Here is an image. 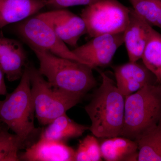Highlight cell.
Listing matches in <instances>:
<instances>
[{
  "label": "cell",
  "mask_w": 161,
  "mask_h": 161,
  "mask_svg": "<svg viewBox=\"0 0 161 161\" xmlns=\"http://www.w3.org/2000/svg\"><path fill=\"white\" fill-rule=\"evenodd\" d=\"M98 72L102 82L85 107L92 121L89 130L97 138L120 136L123 126L125 97L112 79L104 72Z\"/></svg>",
  "instance_id": "6da1fadb"
},
{
  "label": "cell",
  "mask_w": 161,
  "mask_h": 161,
  "mask_svg": "<svg viewBox=\"0 0 161 161\" xmlns=\"http://www.w3.org/2000/svg\"><path fill=\"white\" fill-rule=\"evenodd\" d=\"M32 50L39 60L40 74L55 87L84 96L96 86L92 67L49 52Z\"/></svg>",
  "instance_id": "7a4b0ae2"
},
{
  "label": "cell",
  "mask_w": 161,
  "mask_h": 161,
  "mask_svg": "<svg viewBox=\"0 0 161 161\" xmlns=\"http://www.w3.org/2000/svg\"><path fill=\"white\" fill-rule=\"evenodd\" d=\"M161 119V86H145L125 97L123 126L121 136L137 142Z\"/></svg>",
  "instance_id": "3957f363"
},
{
  "label": "cell",
  "mask_w": 161,
  "mask_h": 161,
  "mask_svg": "<svg viewBox=\"0 0 161 161\" xmlns=\"http://www.w3.org/2000/svg\"><path fill=\"white\" fill-rule=\"evenodd\" d=\"M28 65L15 89L0 100V119L14 134L26 142L37 131Z\"/></svg>",
  "instance_id": "277c9868"
},
{
  "label": "cell",
  "mask_w": 161,
  "mask_h": 161,
  "mask_svg": "<svg viewBox=\"0 0 161 161\" xmlns=\"http://www.w3.org/2000/svg\"><path fill=\"white\" fill-rule=\"evenodd\" d=\"M28 69L35 115L43 125L66 114L83 96L53 86L33 65H28Z\"/></svg>",
  "instance_id": "5b68a950"
},
{
  "label": "cell",
  "mask_w": 161,
  "mask_h": 161,
  "mask_svg": "<svg viewBox=\"0 0 161 161\" xmlns=\"http://www.w3.org/2000/svg\"><path fill=\"white\" fill-rule=\"evenodd\" d=\"M131 8L117 0H98L81 12L87 34L91 37L123 32L129 23Z\"/></svg>",
  "instance_id": "8992f818"
},
{
  "label": "cell",
  "mask_w": 161,
  "mask_h": 161,
  "mask_svg": "<svg viewBox=\"0 0 161 161\" xmlns=\"http://www.w3.org/2000/svg\"><path fill=\"white\" fill-rule=\"evenodd\" d=\"M14 31L31 49L49 52L59 57L87 64L68 47L58 37L49 23L39 14L16 23Z\"/></svg>",
  "instance_id": "52a82bcc"
},
{
  "label": "cell",
  "mask_w": 161,
  "mask_h": 161,
  "mask_svg": "<svg viewBox=\"0 0 161 161\" xmlns=\"http://www.w3.org/2000/svg\"><path fill=\"white\" fill-rule=\"evenodd\" d=\"M124 44L123 32L99 35L72 50L78 58L94 69L107 66Z\"/></svg>",
  "instance_id": "ba28073f"
},
{
  "label": "cell",
  "mask_w": 161,
  "mask_h": 161,
  "mask_svg": "<svg viewBox=\"0 0 161 161\" xmlns=\"http://www.w3.org/2000/svg\"><path fill=\"white\" fill-rule=\"evenodd\" d=\"M38 14L49 23L58 37L69 46L77 47L81 36L87 33L83 19L67 9H53Z\"/></svg>",
  "instance_id": "9c48e42d"
},
{
  "label": "cell",
  "mask_w": 161,
  "mask_h": 161,
  "mask_svg": "<svg viewBox=\"0 0 161 161\" xmlns=\"http://www.w3.org/2000/svg\"><path fill=\"white\" fill-rule=\"evenodd\" d=\"M116 86L125 97L149 84H158L155 75L143 63L129 62L114 67Z\"/></svg>",
  "instance_id": "30bf717a"
},
{
  "label": "cell",
  "mask_w": 161,
  "mask_h": 161,
  "mask_svg": "<svg viewBox=\"0 0 161 161\" xmlns=\"http://www.w3.org/2000/svg\"><path fill=\"white\" fill-rule=\"evenodd\" d=\"M75 150L65 142L40 137L36 142L19 154L20 161H75Z\"/></svg>",
  "instance_id": "8fae6325"
},
{
  "label": "cell",
  "mask_w": 161,
  "mask_h": 161,
  "mask_svg": "<svg viewBox=\"0 0 161 161\" xmlns=\"http://www.w3.org/2000/svg\"><path fill=\"white\" fill-rule=\"evenodd\" d=\"M27 64L26 52L22 43L0 37V69L9 81L21 79Z\"/></svg>",
  "instance_id": "7c38bea8"
},
{
  "label": "cell",
  "mask_w": 161,
  "mask_h": 161,
  "mask_svg": "<svg viewBox=\"0 0 161 161\" xmlns=\"http://www.w3.org/2000/svg\"><path fill=\"white\" fill-rule=\"evenodd\" d=\"M152 28L131 8L129 23L123 32L129 61L142 59Z\"/></svg>",
  "instance_id": "4fadbf2b"
},
{
  "label": "cell",
  "mask_w": 161,
  "mask_h": 161,
  "mask_svg": "<svg viewBox=\"0 0 161 161\" xmlns=\"http://www.w3.org/2000/svg\"><path fill=\"white\" fill-rule=\"evenodd\" d=\"M46 5L45 0H0V30L32 16Z\"/></svg>",
  "instance_id": "5bb4252c"
},
{
  "label": "cell",
  "mask_w": 161,
  "mask_h": 161,
  "mask_svg": "<svg viewBox=\"0 0 161 161\" xmlns=\"http://www.w3.org/2000/svg\"><path fill=\"white\" fill-rule=\"evenodd\" d=\"M103 139L100 146L102 157L105 160L137 161V142L122 136Z\"/></svg>",
  "instance_id": "9a60e30c"
},
{
  "label": "cell",
  "mask_w": 161,
  "mask_h": 161,
  "mask_svg": "<svg viewBox=\"0 0 161 161\" xmlns=\"http://www.w3.org/2000/svg\"><path fill=\"white\" fill-rule=\"evenodd\" d=\"M88 130L89 127L77 123L64 114L47 125L40 137L65 142L81 136Z\"/></svg>",
  "instance_id": "2e32d148"
},
{
  "label": "cell",
  "mask_w": 161,
  "mask_h": 161,
  "mask_svg": "<svg viewBox=\"0 0 161 161\" xmlns=\"http://www.w3.org/2000/svg\"><path fill=\"white\" fill-rule=\"evenodd\" d=\"M138 161H161V119L137 142Z\"/></svg>",
  "instance_id": "e0dca14e"
},
{
  "label": "cell",
  "mask_w": 161,
  "mask_h": 161,
  "mask_svg": "<svg viewBox=\"0 0 161 161\" xmlns=\"http://www.w3.org/2000/svg\"><path fill=\"white\" fill-rule=\"evenodd\" d=\"M142 59L161 86V34L153 28Z\"/></svg>",
  "instance_id": "ac0fdd59"
},
{
  "label": "cell",
  "mask_w": 161,
  "mask_h": 161,
  "mask_svg": "<svg viewBox=\"0 0 161 161\" xmlns=\"http://www.w3.org/2000/svg\"><path fill=\"white\" fill-rule=\"evenodd\" d=\"M132 9L151 26L161 30V0H129Z\"/></svg>",
  "instance_id": "d6986e66"
},
{
  "label": "cell",
  "mask_w": 161,
  "mask_h": 161,
  "mask_svg": "<svg viewBox=\"0 0 161 161\" xmlns=\"http://www.w3.org/2000/svg\"><path fill=\"white\" fill-rule=\"evenodd\" d=\"M25 141L15 134L0 130V161H19L20 150L25 145Z\"/></svg>",
  "instance_id": "ffe728a7"
},
{
  "label": "cell",
  "mask_w": 161,
  "mask_h": 161,
  "mask_svg": "<svg viewBox=\"0 0 161 161\" xmlns=\"http://www.w3.org/2000/svg\"><path fill=\"white\" fill-rule=\"evenodd\" d=\"M94 135H87L80 141L75 150V161H102L100 143Z\"/></svg>",
  "instance_id": "44dd1931"
},
{
  "label": "cell",
  "mask_w": 161,
  "mask_h": 161,
  "mask_svg": "<svg viewBox=\"0 0 161 161\" xmlns=\"http://www.w3.org/2000/svg\"><path fill=\"white\" fill-rule=\"evenodd\" d=\"M46 6L53 9H65L77 6H88L98 0H45Z\"/></svg>",
  "instance_id": "7402d4cb"
},
{
  "label": "cell",
  "mask_w": 161,
  "mask_h": 161,
  "mask_svg": "<svg viewBox=\"0 0 161 161\" xmlns=\"http://www.w3.org/2000/svg\"><path fill=\"white\" fill-rule=\"evenodd\" d=\"M5 74L0 69V96L6 95L7 93V87L5 81Z\"/></svg>",
  "instance_id": "603a6c76"
},
{
  "label": "cell",
  "mask_w": 161,
  "mask_h": 161,
  "mask_svg": "<svg viewBox=\"0 0 161 161\" xmlns=\"http://www.w3.org/2000/svg\"><path fill=\"white\" fill-rule=\"evenodd\" d=\"M3 123L2 120H1V119H0V130H1L3 129L2 127V124Z\"/></svg>",
  "instance_id": "cb8c5ba5"
}]
</instances>
